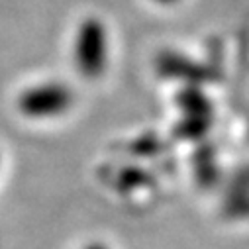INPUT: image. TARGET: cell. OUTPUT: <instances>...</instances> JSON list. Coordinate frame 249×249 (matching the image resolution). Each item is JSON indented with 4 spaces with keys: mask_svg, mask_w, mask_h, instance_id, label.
<instances>
[{
    "mask_svg": "<svg viewBox=\"0 0 249 249\" xmlns=\"http://www.w3.org/2000/svg\"><path fill=\"white\" fill-rule=\"evenodd\" d=\"M110 57L108 30L102 20L87 18L79 24L73 37V63L81 77L98 79L106 67Z\"/></svg>",
    "mask_w": 249,
    "mask_h": 249,
    "instance_id": "obj_1",
    "label": "cell"
},
{
    "mask_svg": "<svg viewBox=\"0 0 249 249\" xmlns=\"http://www.w3.org/2000/svg\"><path fill=\"white\" fill-rule=\"evenodd\" d=\"M73 100L71 87L59 81H45L28 87L18 96V110L32 120H49L63 116L73 106Z\"/></svg>",
    "mask_w": 249,
    "mask_h": 249,
    "instance_id": "obj_2",
    "label": "cell"
},
{
    "mask_svg": "<svg viewBox=\"0 0 249 249\" xmlns=\"http://www.w3.org/2000/svg\"><path fill=\"white\" fill-rule=\"evenodd\" d=\"M85 249H108L104 243H89Z\"/></svg>",
    "mask_w": 249,
    "mask_h": 249,
    "instance_id": "obj_3",
    "label": "cell"
},
{
    "mask_svg": "<svg viewBox=\"0 0 249 249\" xmlns=\"http://www.w3.org/2000/svg\"><path fill=\"white\" fill-rule=\"evenodd\" d=\"M153 2H157V4H165V6H169V4H175V2H178V0H153Z\"/></svg>",
    "mask_w": 249,
    "mask_h": 249,
    "instance_id": "obj_4",
    "label": "cell"
}]
</instances>
